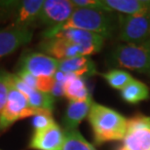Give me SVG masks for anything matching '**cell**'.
I'll list each match as a JSON object with an SVG mask.
<instances>
[{
	"instance_id": "cell-1",
	"label": "cell",
	"mask_w": 150,
	"mask_h": 150,
	"mask_svg": "<svg viewBox=\"0 0 150 150\" xmlns=\"http://www.w3.org/2000/svg\"><path fill=\"white\" fill-rule=\"evenodd\" d=\"M112 14L97 9L75 8L67 22L46 29L43 32V37L46 38L65 29H80L98 34L104 39L108 38L116 29L115 19Z\"/></svg>"
},
{
	"instance_id": "cell-2",
	"label": "cell",
	"mask_w": 150,
	"mask_h": 150,
	"mask_svg": "<svg viewBox=\"0 0 150 150\" xmlns=\"http://www.w3.org/2000/svg\"><path fill=\"white\" fill-rule=\"evenodd\" d=\"M88 119L94 133L96 144L123 140L124 139L128 119L116 110L103 104L93 103Z\"/></svg>"
},
{
	"instance_id": "cell-3",
	"label": "cell",
	"mask_w": 150,
	"mask_h": 150,
	"mask_svg": "<svg viewBox=\"0 0 150 150\" xmlns=\"http://www.w3.org/2000/svg\"><path fill=\"white\" fill-rule=\"evenodd\" d=\"M109 61L113 67L147 73L150 62V40L118 45L112 50Z\"/></svg>"
},
{
	"instance_id": "cell-4",
	"label": "cell",
	"mask_w": 150,
	"mask_h": 150,
	"mask_svg": "<svg viewBox=\"0 0 150 150\" xmlns=\"http://www.w3.org/2000/svg\"><path fill=\"white\" fill-rule=\"evenodd\" d=\"M7 79L9 86L8 98L5 108L0 117V130H5L21 119L35 116L39 113L48 111V110H42L31 107L28 104L26 98L12 84L9 79V73H7Z\"/></svg>"
},
{
	"instance_id": "cell-5",
	"label": "cell",
	"mask_w": 150,
	"mask_h": 150,
	"mask_svg": "<svg viewBox=\"0 0 150 150\" xmlns=\"http://www.w3.org/2000/svg\"><path fill=\"white\" fill-rule=\"evenodd\" d=\"M119 28V38L125 43L150 40V10L134 15H120Z\"/></svg>"
},
{
	"instance_id": "cell-6",
	"label": "cell",
	"mask_w": 150,
	"mask_h": 150,
	"mask_svg": "<svg viewBox=\"0 0 150 150\" xmlns=\"http://www.w3.org/2000/svg\"><path fill=\"white\" fill-rule=\"evenodd\" d=\"M123 147L127 150H150V116L139 114L128 120Z\"/></svg>"
},
{
	"instance_id": "cell-7",
	"label": "cell",
	"mask_w": 150,
	"mask_h": 150,
	"mask_svg": "<svg viewBox=\"0 0 150 150\" xmlns=\"http://www.w3.org/2000/svg\"><path fill=\"white\" fill-rule=\"evenodd\" d=\"M20 70L36 78L54 77L59 70V61L43 53H28L22 59Z\"/></svg>"
},
{
	"instance_id": "cell-8",
	"label": "cell",
	"mask_w": 150,
	"mask_h": 150,
	"mask_svg": "<svg viewBox=\"0 0 150 150\" xmlns=\"http://www.w3.org/2000/svg\"><path fill=\"white\" fill-rule=\"evenodd\" d=\"M75 10L69 0H46L43 3L39 22L49 28L59 25L69 19Z\"/></svg>"
},
{
	"instance_id": "cell-9",
	"label": "cell",
	"mask_w": 150,
	"mask_h": 150,
	"mask_svg": "<svg viewBox=\"0 0 150 150\" xmlns=\"http://www.w3.org/2000/svg\"><path fill=\"white\" fill-rule=\"evenodd\" d=\"M50 37H59L69 41L70 43L83 49L86 56L93 55L100 51L104 42V38L100 35L80 29H65L46 38Z\"/></svg>"
},
{
	"instance_id": "cell-10",
	"label": "cell",
	"mask_w": 150,
	"mask_h": 150,
	"mask_svg": "<svg viewBox=\"0 0 150 150\" xmlns=\"http://www.w3.org/2000/svg\"><path fill=\"white\" fill-rule=\"evenodd\" d=\"M65 134L55 122L49 127L34 131L29 148L35 150H62Z\"/></svg>"
},
{
	"instance_id": "cell-11",
	"label": "cell",
	"mask_w": 150,
	"mask_h": 150,
	"mask_svg": "<svg viewBox=\"0 0 150 150\" xmlns=\"http://www.w3.org/2000/svg\"><path fill=\"white\" fill-rule=\"evenodd\" d=\"M31 28L10 25L0 29V59L15 52L32 39Z\"/></svg>"
},
{
	"instance_id": "cell-12",
	"label": "cell",
	"mask_w": 150,
	"mask_h": 150,
	"mask_svg": "<svg viewBox=\"0 0 150 150\" xmlns=\"http://www.w3.org/2000/svg\"><path fill=\"white\" fill-rule=\"evenodd\" d=\"M9 79H10L12 84L15 86V88L19 90L26 98L28 104L31 107L42 110H48V111H52L53 110L55 98L51 94L41 92L39 90L29 87L23 81L21 80L17 76V74L9 73Z\"/></svg>"
},
{
	"instance_id": "cell-13",
	"label": "cell",
	"mask_w": 150,
	"mask_h": 150,
	"mask_svg": "<svg viewBox=\"0 0 150 150\" xmlns=\"http://www.w3.org/2000/svg\"><path fill=\"white\" fill-rule=\"evenodd\" d=\"M40 49L48 54V56L58 61H62L74 57L86 56L85 52L80 47L70 43L65 39L59 37L44 38L40 44Z\"/></svg>"
},
{
	"instance_id": "cell-14",
	"label": "cell",
	"mask_w": 150,
	"mask_h": 150,
	"mask_svg": "<svg viewBox=\"0 0 150 150\" xmlns=\"http://www.w3.org/2000/svg\"><path fill=\"white\" fill-rule=\"evenodd\" d=\"M59 71L82 78L97 73L95 62L89 56H79L59 61Z\"/></svg>"
},
{
	"instance_id": "cell-15",
	"label": "cell",
	"mask_w": 150,
	"mask_h": 150,
	"mask_svg": "<svg viewBox=\"0 0 150 150\" xmlns=\"http://www.w3.org/2000/svg\"><path fill=\"white\" fill-rule=\"evenodd\" d=\"M43 3V0H25L21 2L11 25L30 28L35 22L39 21Z\"/></svg>"
},
{
	"instance_id": "cell-16",
	"label": "cell",
	"mask_w": 150,
	"mask_h": 150,
	"mask_svg": "<svg viewBox=\"0 0 150 150\" xmlns=\"http://www.w3.org/2000/svg\"><path fill=\"white\" fill-rule=\"evenodd\" d=\"M92 103V98L80 101H70L68 103L62 118V124L64 126L65 131L76 130L80 123L88 116Z\"/></svg>"
},
{
	"instance_id": "cell-17",
	"label": "cell",
	"mask_w": 150,
	"mask_h": 150,
	"mask_svg": "<svg viewBox=\"0 0 150 150\" xmlns=\"http://www.w3.org/2000/svg\"><path fill=\"white\" fill-rule=\"evenodd\" d=\"M103 11L122 15H134L150 10L148 0H101Z\"/></svg>"
},
{
	"instance_id": "cell-18",
	"label": "cell",
	"mask_w": 150,
	"mask_h": 150,
	"mask_svg": "<svg viewBox=\"0 0 150 150\" xmlns=\"http://www.w3.org/2000/svg\"><path fill=\"white\" fill-rule=\"evenodd\" d=\"M64 96L70 101H80L92 98L85 79L70 74H67V78L64 84Z\"/></svg>"
},
{
	"instance_id": "cell-19",
	"label": "cell",
	"mask_w": 150,
	"mask_h": 150,
	"mask_svg": "<svg viewBox=\"0 0 150 150\" xmlns=\"http://www.w3.org/2000/svg\"><path fill=\"white\" fill-rule=\"evenodd\" d=\"M148 87L144 83L134 79L124 89L121 90V97L126 103L136 104L149 98Z\"/></svg>"
},
{
	"instance_id": "cell-20",
	"label": "cell",
	"mask_w": 150,
	"mask_h": 150,
	"mask_svg": "<svg viewBox=\"0 0 150 150\" xmlns=\"http://www.w3.org/2000/svg\"><path fill=\"white\" fill-rule=\"evenodd\" d=\"M64 134L65 139L62 150H97L77 130L65 131Z\"/></svg>"
},
{
	"instance_id": "cell-21",
	"label": "cell",
	"mask_w": 150,
	"mask_h": 150,
	"mask_svg": "<svg viewBox=\"0 0 150 150\" xmlns=\"http://www.w3.org/2000/svg\"><path fill=\"white\" fill-rule=\"evenodd\" d=\"M107 84L115 90H123L129 83L134 80L133 76L125 70L121 69H111L105 73L101 74Z\"/></svg>"
},
{
	"instance_id": "cell-22",
	"label": "cell",
	"mask_w": 150,
	"mask_h": 150,
	"mask_svg": "<svg viewBox=\"0 0 150 150\" xmlns=\"http://www.w3.org/2000/svg\"><path fill=\"white\" fill-rule=\"evenodd\" d=\"M32 123H33L34 131L42 130V129L49 127L55 123L52 117V111H45L33 116V122Z\"/></svg>"
},
{
	"instance_id": "cell-23",
	"label": "cell",
	"mask_w": 150,
	"mask_h": 150,
	"mask_svg": "<svg viewBox=\"0 0 150 150\" xmlns=\"http://www.w3.org/2000/svg\"><path fill=\"white\" fill-rule=\"evenodd\" d=\"M8 92H9V86H8L7 73L0 72V117L2 115L3 110L5 108L6 103H7Z\"/></svg>"
},
{
	"instance_id": "cell-24",
	"label": "cell",
	"mask_w": 150,
	"mask_h": 150,
	"mask_svg": "<svg viewBox=\"0 0 150 150\" xmlns=\"http://www.w3.org/2000/svg\"><path fill=\"white\" fill-rule=\"evenodd\" d=\"M117 150H127V149H126L125 147H123V146H121V147H119Z\"/></svg>"
},
{
	"instance_id": "cell-25",
	"label": "cell",
	"mask_w": 150,
	"mask_h": 150,
	"mask_svg": "<svg viewBox=\"0 0 150 150\" xmlns=\"http://www.w3.org/2000/svg\"><path fill=\"white\" fill-rule=\"evenodd\" d=\"M148 75H150V62H149V67H148V70H147Z\"/></svg>"
}]
</instances>
